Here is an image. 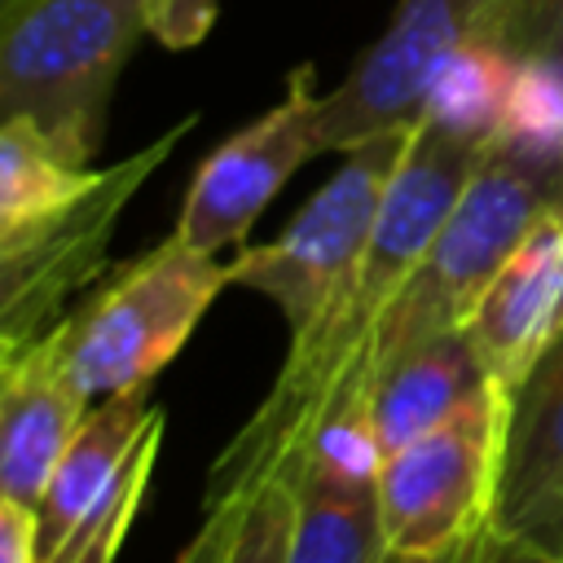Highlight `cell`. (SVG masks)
<instances>
[{"label":"cell","instance_id":"obj_1","mask_svg":"<svg viewBox=\"0 0 563 563\" xmlns=\"http://www.w3.org/2000/svg\"><path fill=\"white\" fill-rule=\"evenodd\" d=\"M488 150L493 145L449 132L444 123H413L405 154L383 189L378 220L356 277L325 308L321 321L290 339V356L273 391L220 449L207 475V501L233 488H255L282 471L295 475L299 453L308 449L325 409L347 391H374V339L383 312L427 255L431 238L449 220L453 202L462 198Z\"/></svg>","mask_w":563,"mask_h":563},{"label":"cell","instance_id":"obj_2","mask_svg":"<svg viewBox=\"0 0 563 563\" xmlns=\"http://www.w3.org/2000/svg\"><path fill=\"white\" fill-rule=\"evenodd\" d=\"M211 18L216 0H0V114L92 167L136 40L185 48Z\"/></svg>","mask_w":563,"mask_h":563},{"label":"cell","instance_id":"obj_3","mask_svg":"<svg viewBox=\"0 0 563 563\" xmlns=\"http://www.w3.org/2000/svg\"><path fill=\"white\" fill-rule=\"evenodd\" d=\"M554 202H563V158H537L497 141L383 312L374 339V374L435 334L466 330L497 268L523 242L532 220Z\"/></svg>","mask_w":563,"mask_h":563},{"label":"cell","instance_id":"obj_4","mask_svg":"<svg viewBox=\"0 0 563 563\" xmlns=\"http://www.w3.org/2000/svg\"><path fill=\"white\" fill-rule=\"evenodd\" d=\"M229 286V264L185 246L176 233L114 268L48 334L66 374L92 396L150 387L185 347L211 299Z\"/></svg>","mask_w":563,"mask_h":563},{"label":"cell","instance_id":"obj_5","mask_svg":"<svg viewBox=\"0 0 563 563\" xmlns=\"http://www.w3.org/2000/svg\"><path fill=\"white\" fill-rule=\"evenodd\" d=\"M194 123L198 114H185L145 150L97 167L92 185L70 202L0 238V352L44 339L70 312V303L110 268V238L119 216Z\"/></svg>","mask_w":563,"mask_h":563},{"label":"cell","instance_id":"obj_6","mask_svg":"<svg viewBox=\"0 0 563 563\" xmlns=\"http://www.w3.org/2000/svg\"><path fill=\"white\" fill-rule=\"evenodd\" d=\"M413 128L383 132L347 150L343 167L303 202V211L264 246H246L229 260V286L260 290L273 299L290 325V339L303 334L325 308L347 290L369 246L383 189L405 154Z\"/></svg>","mask_w":563,"mask_h":563},{"label":"cell","instance_id":"obj_7","mask_svg":"<svg viewBox=\"0 0 563 563\" xmlns=\"http://www.w3.org/2000/svg\"><path fill=\"white\" fill-rule=\"evenodd\" d=\"M506 387L488 378L444 422L409 440L400 453L383 457L374 488L387 550H444L471 537L479 523H488L506 435Z\"/></svg>","mask_w":563,"mask_h":563},{"label":"cell","instance_id":"obj_8","mask_svg":"<svg viewBox=\"0 0 563 563\" xmlns=\"http://www.w3.org/2000/svg\"><path fill=\"white\" fill-rule=\"evenodd\" d=\"M479 9L484 0H400L387 31L330 92H321V154H347L383 132L413 128L435 70L475 35Z\"/></svg>","mask_w":563,"mask_h":563},{"label":"cell","instance_id":"obj_9","mask_svg":"<svg viewBox=\"0 0 563 563\" xmlns=\"http://www.w3.org/2000/svg\"><path fill=\"white\" fill-rule=\"evenodd\" d=\"M317 101L321 92L312 84V66H295L282 101L238 128L198 163L172 233L202 255L242 242L273 194L312 154H321Z\"/></svg>","mask_w":563,"mask_h":563},{"label":"cell","instance_id":"obj_10","mask_svg":"<svg viewBox=\"0 0 563 563\" xmlns=\"http://www.w3.org/2000/svg\"><path fill=\"white\" fill-rule=\"evenodd\" d=\"M506 396L488 523L501 537L563 559V325Z\"/></svg>","mask_w":563,"mask_h":563},{"label":"cell","instance_id":"obj_11","mask_svg":"<svg viewBox=\"0 0 563 563\" xmlns=\"http://www.w3.org/2000/svg\"><path fill=\"white\" fill-rule=\"evenodd\" d=\"M563 325V202L545 207L479 295L466 339L484 374L515 391Z\"/></svg>","mask_w":563,"mask_h":563},{"label":"cell","instance_id":"obj_12","mask_svg":"<svg viewBox=\"0 0 563 563\" xmlns=\"http://www.w3.org/2000/svg\"><path fill=\"white\" fill-rule=\"evenodd\" d=\"M92 396L66 374L53 334L0 352V497L40 506Z\"/></svg>","mask_w":563,"mask_h":563},{"label":"cell","instance_id":"obj_13","mask_svg":"<svg viewBox=\"0 0 563 563\" xmlns=\"http://www.w3.org/2000/svg\"><path fill=\"white\" fill-rule=\"evenodd\" d=\"M154 405H150V387H128V391H110L101 396L75 440L66 444L35 515H40V559L53 563V554L84 528V519L101 506V497L114 488L123 462L132 457L136 440L145 435V427L154 422Z\"/></svg>","mask_w":563,"mask_h":563},{"label":"cell","instance_id":"obj_14","mask_svg":"<svg viewBox=\"0 0 563 563\" xmlns=\"http://www.w3.org/2000/svg\"><path fill=\"white\" fill-rule=\"evenodd\" d=\"M488 374L466 339V330L435 334L405 356L387 361L374 374L369 409H374V435L383 457L400 453L409 440L444 422L475 387H484Z\"/></svg>","mask_w":563,"mask_h":563},{"label":"cell","instance_id":"obj_15","mask_svg":"<svg viewBox=\"0 0 563 563\" xmlns=\"http://www.w3.org/2000/svg\"><path fill=\"white\" fill-rule=\"evenodd\" d=\"M515 84H519V62L497 44L471 35L435 70L422 101V119L444 123L449 132H462L471 141L497 145L510 119Z\"/></svg>","mask_w":563,"mask_h":563},{"label":"cell","instance_id":"obj_16","mask_svg":"<svg viewBox=\"0 0 563 563\" xmlns=\"http://www.w3.org/2000/svg\"><path fill=\"white\" fill-rule=\"evenodd\" d=\"M378 488L295 479V537L286 563H383Z\"/></svg>","mask_w":563,"mask_h":563},{"label":"cell","instance_id":"obj_17","mask_svg":"<svg viewBox=\"0 0 563 563\" xmlns=\"http://www.w3.org/2000/svg\"><path fill=\"white\" fill-rule=\"evenodd\" d=\"M97 167L66 158L35 123H0V238L18 233L92 185Z\"/></svg>","mask_w":563,"mask_h":563},{"label":"cell","instance_id":"obj_18","mask_svg":"<svg viewBox=\"0 0 563 563\" xmlns=\"http://www.w3.org/2000/svg\"><path fill=\"white\" fill-rule=\"evenodd\" d=\"M475 35L515 62L563 66V0H484Z\"/></svg>","mask_w":563,"mask_h":563},{"label":"cell","instance_id":"obj_19","mask_svg":"<svg viewBox=\"0 0 563 563\" xmlns=\"http://www.w3.org/2000/svg\"><path fill=\"white\" fill-rule=\"evenodd\" d=\"M295 537V475H268L242 519V532L224 563H286Z\"/></svg>","mask_w":563,"mask_h":563},{"label":"cell","instance_id":"obj_20","mask_svg":"<svg viewBox=\"0 0 563 563\" xmlns=\"http://www.w3.org/2000/svg\"><path fill=\"white\" fill-rule=\"evenodd\" d=\"M255 488H233V493L207 501L202 506V523L185 541V550L176 554V563H224L229 550H233V541H238V532H242V519H246V506H251Z\"/></svg>","mask_w":563,"mask_h":563},{"label":"cell","instance_id":"obj_21","mask_svg":"<svg viewBox=\"0 0 563 563\" xmlns=\"http://www.w3.org/2000/svg\"><path fill=\"white\" fill-rule=\"evenodd\" d=\"M0 563H44L40 559V515L13 497H0Z\"/></svg>","mask_w":563,"mask_h":563},{"label":"cell","instance_id":"obj_22","mask_svg":"<svg viewBox=\"0 0 563 563\" xmlns=\"http://www.w3.org/2000/svg\"><path fill=\"white\" fill-rule=\"evenodd\" d=\"M475 563H563V559H559V554H545V550H537V545H528V541L501 537V532H493V523H488L484 537H479Z\"/></svg>","mask_w":563,"mask_h":563},{"label":"cell","instance_id":"obj_23","mask_svg":"<svg viewBox=\"0 0 563 563\" xmlns=\"http://www.w3.org/2000/svg\"><path fill=\"white\" fill-rule=\"evenodd\" d=\"M484 528H488V523H479L471 537H462V541H453V545H444V550H427V554H396V550H387L383 563H475Z\"/></svg>","mask_w":563,"mask_h":563}]
</instances>
